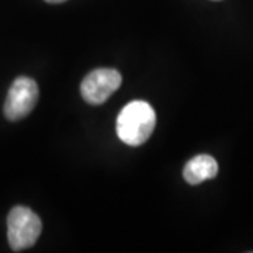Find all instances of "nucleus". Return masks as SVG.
<instances>
[{
	"instance_id": "nucleus-1",
	"label": "nucleus",
	"mask_w": 253,
	"mask_h": 253,
	"mask_svg": "<svg viewBox=\"0 0 253 253\" xmlns=\"http://www.w3.org/2000/svg\"><path fill=\"white\" fill-rule=\"evenodd\" d=\"M156 113L154 107L144 100L128 103L120 111L117 118L118 138L129 146L145 144L154 132Z\"/></svg>"
},
{
	"instance_id": "nucleus-2",
	"label": "nucleus",
	"mask_w": 253,
	"mask_h": 253,
	"mask_svg": "<svg viewBox=\"0 0 253 253\" xmlns=\"http://www.w3.org/2000/svg\"><path fill=\"white\" fill-rule=\"evenodd\" d=\"M42 222L33 210L23 206L14 207L7 217V239L11 251L21 252L34 246L41 235Z\"/></svg>"
},
{
	"instance_id": "nucleus-3",
	"label": "nucleus",
	"mask_w": 253,
	"mask_h": 253,
	"mask_svg": "<svg viewBox=\"0 0 253 253\" xmlns=\"http://www.w3.org/2000/svg\"><path fill=\"white\" fill-rule=\"evenodd\" d=\"M38 101V86L34 79L27 76H20L10 86L6 103L4 117L10 121H17L27 117L34 110Z\"/></svg>"
},
{
	"instance_id": "nucleus-4",
	"label": "nucleus",
	"mask_w": 253,
	"mask_h": 253,
	"mask_svg": "<svg viewBox=\"0 0 253 253\" xmlns=\"http://www.w3.org/2000/svg\"><path fill=\"white\" fill-rule=\"evenodd\" d=\"M121 73L110 68H99L91 71L81 84L83 100L93 106L103 104L121 86Z\"/></svg>"
},
{
	"instance_id": "nucleus-5",
	"label": "nucleus",
	"mask_w": 253,
	"mask_h": 253,
	"mask_svg": "<svg viewBox=\"0 0 253 253\" xmlns=\"http://www.w3.org/2000/svg\"><path fill=\"white\" fill-rule=\"evenodd\" d=\"M218 173L217 161L210 155H197L186 163L183 177L189 184H200L203 181L214 179Z\"/></svg>"
},
{
	"instance_id": "nucleus-6",
	"label": "nucleus",
	"mask_w": 253,
	"mask_h": 253,
	"mask_svg": "<svg viewBox=\"0 0 253 253\" xmlns=\"http://www.w3.org/2000/svg\"><path fill=\"white\" fill-rule=\"evenodd\" d=\"M45 1H48V3H54V4H56V3H63V1H66V0H45Z\"/></svg>"
},
{
	"instance_id": "nucleus-7",
	"label": "nucleus",
	"mask_w": 253,
	"mask_h": 253,
	"mask_svg": "<svg viewBox=\"0 0 253 253\" xmlns=\"http://www.w3.org/2000/svg\"><path fill=\"white\" fill-rule=\"evenodd\" d=\"M215 1H218V0H215Z\"/></svg>"
}]
</instances>
